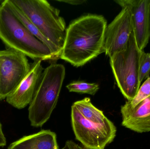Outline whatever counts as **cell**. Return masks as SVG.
Listing matches in <instances>:
<instances>
[{
    "mask_svg": "<svg viewBox=\"0 0 150 149\" xmlns=\"http://www.w3.org/2000/svg\"><path fill=\"white\" fill-rule=\"evenodd\" d=\"M0 39L7 49L20 52L34 60H54L50 49L26 29L6 0L0 4Z\"/></svg>",
    "mask_w": 150,
    "mask_h": 149,
    "instance_id": "obj_2",
    "label": "cell"
},
{
    "mask_svg": "<svg viewBox=\"0 0 150 149\" xmlns=\"http://www.w3.org/2000/svg\"><path fill=\"white\" fill-rule=\"evenodd\" d=\"M7 4L10 8L12 12L23 23L30 32L38 38L40 42L45 45L52 52V54L55 59H59L60 54L55 45L45 37L36 26L27 18V17L22 12L21 10L12 2V0H6Z\"/></svg>",
    "mask_w": 150,
    "mask_h": 149,
    "instance_id": "obj_13",
    "label": "cell"
},
{
    "mask_svg": "<svg viewBox=\"0 0 150 149\" xmlns=\"http://www.w3.org/2000/svg\"><path fill=\"white\" fill-rule=\"evenodd\" d=\"M4 0H0V4H1L4 1Z\"/></svg>",
    "mask_w": 150,
    "mask_h": 149,
    "instance_id": "obj_21",
    "label": "cell"
},
{
    "mask_svg": "<svg viewBox=\"0 0 150 149\" xmlns=\"http://www.w3.org/2000/svg\"><path fill=\"white\" fill-rule=\"evenodd\" d=\"M121 7L126 6L131 13L133 31L137 46L144 50L150 38V0H117Z\"/></svg>",
    "mask_w": 150,
    "mask_h": 149,
    "instance_id": "obj_9",
    "label": "cell"
},
{
    "mask_svg": "<svg viewBox=\"0 0 150 149\" xmlns=\"http://www.w3.org/2000/svg\"><path fill=\"white\" fill-rule=\"evenodd\" d=\"M141 51L133 31L125 49L110 57V65L116 84L128 101L134 98L141 86L139 63Z\"/></svg>",
    "mask_w": 150,
    "mask_h": 149,
    "instance_id": "obj_5",
    "label": "cell"
},
{
    "mask_svg": "<svg viewBox=\"0 0 150 149\" xmlns=\"http://www.w3.org/2000/svg\"><path fill=\"white\" fill-rule=\"evenodd\" d=\"M107 25L101 15L87 14L72 21L67 28L60 58L79 67L104 52Z\"/></svg>",
    "mask_w": 150,
    "mask_h": 149,
    "instance_id": "obj_1",
    "label": "cell"
},
{
    "mask_svg": "<svg viewBox=\"0 0 150 149\" xmlns=\"http://www.w3.org/2000/svg\"><path fill=\"white\" fill-rule=\"evenodd\" d=\"M150 73V52L146 53L141 51L139 63V80L142 83L149 77Z\"/></svg>",
    "mask_w": 150,
    "mask_h": 149,
    "instance_id": "obj_17",
    "label": "cell"
},
{
    "mask_svg": "<svg viewBox=\"0 0 150 149\" xmlns=\"http://www.w3.org/2000/svg\"><path fill=\"white\" fill-rule=\"evenodd\" d=\"M31 64L23 53L13 49L0 50V98L6 99L26 76Z\"/></svg>",
    "mask_w": 150,
    "mask_h": 149,
    "instance_id": "obj_7",
    "label": "cell"
},
{
    "mask_svg": "<svg viewBox=\"0 0 150 149\" xmlns=\"http://www.w3.org/2000/svg\"><path fill=\"white\" fill-rule=\"evenodd\" d=\"M81 114L91 122L96 124H102L108 120L103 111L94 106L90 98H85L75 101L73 104Z\"/></svg>",
    "mask_w": 150,
    "mask_h": 149,
    "instance_id": "obj_14",
    "label": "cell"
},
{
    "mask_svg": "<svg viewBox=\"0 0 150 149\" xmlns=\"http://www.w3.org/2000/svg\"><path fill=\"white\" fill-rule=\"evenodd\" d=\"M57 1L60 2L66 3L74 5L82 4L86 1H85V0H60V1L58 0Z\"/></svg>",
    "mask_w": 150,
    "mask_h": 149,
    "instance_id": "obj_19",
    "label": "cell"
},
{
    "mask_svg": "<svg viewBox=\"0 0 150 149\" xmlns=\"http://www.w3.org/2000/svg\"><path fill=\"white\" fill-rule=\"evenodd\" d=\"M41 62L40 59H37L31 64L28 74L15 91L6 98L9 104L20 109L30 104L44 70Z\"/></svg>",
    "mask_w": 150,
    "mask_h": 149,
    "instance_id": "obj_10",
    "label": "cell"
},
{
    "mask_svg": "<svg viewBox=\"0 0 150 149\" xmlns=\"http://www.w3.org/2000/svg\"><path fill=\"white\" fill-rule=\"evenodd\" d=\"M1 100V98H0V101Z\"/></svg>",
    "mask_w": 150,
    "mask_h": 149,
    "instance_id": "obj_22",
    "label": "cell"
},
{
    "mask_svg": "<svg viewBox=\"0 0 150 149\" xmlns=\"http://www.w3.org/2000/svg\"><path fill=\"white\" fill-rule=\"evenodd\" d=\"M121 7L120 12L106 29L104 52L109 58L125 49L133 31L131 11L128 7Z\"/></svg>",
    "mask_w": 150,
    "mask_h": 149,
    "instance_id": "obj_8",
    "label": "cell"
},
{
    "mask_svg": "<svg viewBox=\"0 0 150 149\" xmlns=\"http://www.w3.org/2000/svg\"><path fill=\"white\" fill-rule=\"evenodd\" d=\"M66 69L61 64H52L44 69L28 112L31 125L42 127L49 120L58 103Z\"/></svg>",
    "mask_w": 150,
    "mask_h": 149,
    "instance_id": "obj_3",
    "label": "cell"
},
{
    "mask_svg": "<svg viewBox=\"0 0 150 149\" xmlns=\"http://www.w3.org/2000/svg\"><path fill=\"white\" fill-rule=\"evenodd\" d=\"M150 96V77L145 80L140 86L136 95L131 101H127V104L132 107L138 105Z\"/></svg>",
    "mask_w": 150,
    "mask_h": 149,
    "instance_id": "obj_16",
    "label": "cell"
},
{
    "mask_svg": "<svg viewBox=\"0 0 150 149\" xmlns=\"http://www.w3.org/2000/svg\"><path fill=\"white\" fill-rule=\"evenodd\" d=\"M69 92L80 94H87L94 95L99 89L96 83H90L81 80L72 81L66 86Z\"/></svg>",
    "mask_w": 150,
    "mask_h": 149,
    "instance_id": "obj_15",
    "label": "cell"
},
{
    "mask_svg": "<svg viewBox=\"0 0 150 149\" xmlns=\"http://www.w3.org/2000/svg\"><path fill=\"white\" fill-rule=\"evenodd\" d=\"M71 123L75 137L86 149H105L116 136V127L108 119L102 124L86 120L75 106L71 107Z\"/></svg>",
    "mask_w": 150,
    "mask_h": 149,
    "instance_id": "obj_6",
    "label": "cell"
},
{
    "mask_svg": "<svg viewBox=\"0 0 150 149\" xmlns=\"http://www.w3.org/2000/svg\"><path fill=\"white\" fill-rule=\"evenodd\" d=\"M121 113L123 127L138 133L150 132V96L134 107L126 102Z\"/></svg>",
    "mask_w": 150,
    "mask_h": 149,
    "instance_id": "obj_11",
    "label": "cell"
},
{
    "mask_svg": "<svg viewBox=\"0 0 150 149\" xmlns=\"http://www.w3.org/2000/svg\"><path fill=\"white\" fill-rule=\"evenodd\" d=\"M62 149H86L82 146L79 145L72 141L66 142L65 146Z\"/></svg>",
    "mask_w": 150,
    "mask_h": 149,
    "instance_id": "obj_18",
    "label": "cell"
},
{
    "mask_svg": "<svg viewBox=\"0 0 150 149\" xmlns=\"http://www.w3.org/2000/svg\"><path fill=\"white\" fill-rule=\"evenodd\" d=\"M12 2L51 41L61 55L66 37V22L60 11L46 0H12Z\"/></svg>",
    "mask_w": 150,
    "mask_h": 149,
    "instance_id": "obj_4",
    "label": "cell"
},
{
    "mask_svg": "<svg viewBox=\"0 0 150 149\" xmlns=\"http://www.w3.org/2000/svg\"><path fill=\"white\" fill-rule=\"evenodd\" d=\"M7 149H60L57 136L50 130H42L25 136L11 143Z\"/></svg>",
    "mask_w": 150,
    "mask_h": 149,
    "instance_id": "obj_12",
    "label": "cell"
},
{
    "mask_svg": "<svg viewBox=\"0 0 150 149\" xmlns=\"http://www.w3.org/2000/svg\"><path fill=\"white\" fill-rule=\"evenodd\" d=\"M6 138L2 130V125L0 122V147H3L6 146Z\"/></svg>",
    "mask_w": 150,
    "mask_h": 149,
    "instance_id": "obj_20",
    "label": "cell"
}]
</instances>
